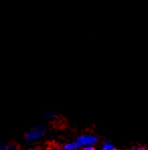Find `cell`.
Here are the masks:
<instances>
[{"label": "cell", "mask_w": 148, "mask_h": 150, "mask_svg": "<svg viewBox=\"0 0 148 150\" xmlns=\"http://www.w3.org/2000/svg\"><path fill=\"white\" fill-rule=\"evenodd\" d=\"M56 118V114H48L47 115V119H50V120H52V119H55Z\"/></svg>", "instance_id": "8992f818"}, {"label": "cell", "mask_w": 148, "mask_h": 150, "mask_svg": "<svg viewBox=\"0 0 148 150\" xmlns=\"http://www.w3.org/2000/svg\"><path fill=\"white\" fill-rule=\"evenodd\" d=\"M80 150H94L93 146H83L80 147Z\"/></svg>", "instance_id": "5b68a950"}, {"label": "cell", "mask_w": 148, "mask_h": 150, "mask_svg": "<svg viewBox=\"0 0 148 150\" xmlns=\"http://www.w3.org/2000/svg\"><path fill=\"white\" fill-rule=\"evenodd\" d=\"M44 134H45V129L43 126H36L26 133L25 140L28 142H34V141L39 140L40 138L43 137Z\"/></svg>", "instance_id": "7a4b0ae2"}, {"label": "cell", "mask_w": 148, "mask_h": 150, "mask_svg": "<svg viewBox=\"0 0 148 150\" xmlns=\"http://www.w3.org/2000/svg\"><path fill=\"white\" fill-rule=\"evenodd\" d=\"M7 150H18V148H17V147H15V146H8Z\"/></svg>", "instance_id": "ba28073f"}, {"label": "cell", "mask_w": 148, "mask_h": 150, "mask_svg": "<svg viewBox=\"0 0 148 150\" xmlns=\"http://www.w3.org/2000/svg\"><path fill=\"white\" fill-rule=\"evenodd\" d=\"M101 150H118L111 142H106L105 144L101 146Z\"/></svg>", "instance_id": "277c9868"}, {"label": "cell", "mask_w": 148, "mask_h": 150, "mask_svg": "<svg viewBox=\"0 0 148 150\" xmlns=\"http://www.w3.org/2000/svg\"><path fill=\"white\" fill-rule=\"evenodd\" d=\"M0 150H7V147H5V148H1Z\"/></svg>", "instance_id": "30bf717a"}, {"label": "cell", "mask_w": 148, "mask_h": 150, "mask_svg": "<svg viewBox=\"0 0 148 150\" xmlns=\"http://www.w3.org/2000/svg\"><path fill=\"white\" fill-rule=\"evenodd\" d=\"M28 150H36V149H35V148H33V147H30V148H28Z\"/></svg>", "instance_id": "9c48e42d"}, {"label": "cell", "mask_w": 148, "mask_h": 150, "mask_svg": "<svg viewBox=\"0 0 148 150\" xmlns=\"http://www.w3.org/2000/svg\"><path fill=\"white\" fill-rule=\"evenodd\" d=\"M96 141H98V138L92 134H83L76 139L75 143L80 148L83 146H93L96 143Z\"/></svg>", "instance_id": "6da1fadb"}, {"label": "cell", "mask_w": 148, "mask_h": 150, "mask_svg": "<svg viewBox=\"0 0 148 150\" xmlns=\"http://www.w3.org/2000/svg\"><path fill=\"white\" fill-rule=\"evenodd\" d=\"M147 149H148V147H147Z\"/></svg>", "instance_id": "8fae6325"}, {"label": "cell", "mask_w": 148, "mask_h": 150, "mask_svg": "<svg viewBox=\"0 0 148 150\" xmlns=\"http://www.w3.org/2000/svg\"><path fill=\"white\" fill-rule=\"evenodd\" d=\"M77 148H78V146L75 142H68L63 145L62 150H76Z\"/></svg>", "instance_id": "3957f363"}, {"label": "cell", "mask_w": 148, "mask_h": 150, "mask_svg": "<svg viewBox=\"0 0 148 150\" xmlns=\"http://www.w3.org/2000/svg\"><path fill=\"white\" fill-rule=\"evenodd\" d=\"M133 150H148V149H147V147L139 146V147H136V148H134Z\"/></svg>", "instance_id": "52a82bcc"}]
</instances>
